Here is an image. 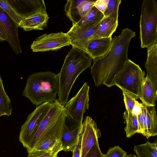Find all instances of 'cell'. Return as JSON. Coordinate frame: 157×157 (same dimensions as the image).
Wrapping results in <instances>:
<instances>
[{
    "label": "cell",
    "instance_id": "1",
    "mask_svg": "<svg viewBox=\"0 0 157 157\" xmlns=\"http://www.w3.org/2000/svg\"><path fill=\"white\" fill-rule=\"evenodd\" d=\"M135 36L136 33L132 30L123 29L119 35L112 38L111 46L107 53L93 59L90 71L96 86L102 84L108 87L113 86L115 77L129 59L128 48Z\"/></svg>",
    "mask_w": 157,
    "mask_h": 157
},
{
    "label": "cell",
    "instance_id": "2",
    "mask_svg": "<svg viewBox=\"0 0 157 157\" xmlns=\"http://www.w3.org/2000/svg\"><path fill=\"white\" fill-rule=\"evenodd\" d=\"M92 58L84 51L72 48L65 57L60 71L57 74L59 92L57 100L65 105L76 79L91 65Z\"/></svg>",
    "mask_w": 157,
    "mask_h": 157
},
{
    "label": "cell",
    "instance_id": "3",
    "mask_svg": "<svg viewBox=\"0 0 157 157\" xmlns=\"http://www.w3.org/2000/svg\"><path fill=\"white\" fill-rule=\"evenodd\" d=\"M66 114L64 105L56 99L39 125L26 148L31 152L44 140L56 139L61 140L66 125Z\"/></svg>",
    "mask_w": 157,
    "mask_h": 157
},
{
    "label": "cell",
    "instance_id": "4",
    "mask_svg": "<svg viewBox=\"0 0 157 157\" xmlns=\"http://www.w3.org/2000/svg\"><path fill=\"white\" fill-rule=\"evenodd\" d=\"M59 92L57 74L50 71L35 73L28 78L22 95L39 105L56 100Z\"/></svg>",
    "mask_w": 157,
    "mask_h": 157
},
{
    "label": "cell",
    "instance_id": "5",
    "mask_svg": "<svg viewBox=\"0 0 157 157\" xmlns=\"http://www.w3.org/2000/svg\"><path fill=\"white\" fill-rule=\"evenodd\" d=\"M145 75L139 65L128 59L115 77L113 85L136 100L140 98Z\"/></svg>",
    "mask_w": 157,
    "mask_h": 157
},
{
    "label": "cell",
    "instance_id": "6",
    "mask_svg": "<svg viewBox=\"0 0 157 157\" xmlns=\"http://www.w3.org/2000/svg\"><path fill=\"white\" fill-rule=\"evenodd\" d=\"M140 28L141 48H147L157 44V2L155 0L143 1L141 6Z\"/></svg>",
    "mask_w": 157,
    "mask_h": 157
},
{
    "label": "cell",
    "instance_id": "7",
    "mask_svg": "<svg viewBox=\"0 0 157 157\" xmlns=\"http://www.w3.org/2000/svg\"><path fill=\"white\" fill-rule=\"evenodd\" d=\"M52 101L45 102L36 107L29 114L26 120L21 126L19 140L24 147H26L36 131L52 105Z\"/></svg>",
    "mask_w": 157,
    "mask_h": 157
},
{
    "label": "cell",
    "instance_id": "8",
    "mask_svg": "<svg viewBox=\"0 0 157 157\" xmlns=\"http://www.w3.org/2000/svg\"><path fill=\"white\" fill-rule=\"evenodd\" d=\"M90 86L85 82L76 94L64 105L67 116L82 124L83 114L89 107Z\"/></svg>",
    "mask_w": 157,
    "mask_h": 157
},
{
    "label": "cell",
    "instance_id": "9",
    "mask_svg": "<svg viewBox=\"0 0 157 157\" xmlns=\"http://www.w3.org/2000/svg\"><path fill=\"white\" fill-rule=\"evenodd\" d=\"M71 45L67 33L62 32L44 34L36 38L31 45L33 52L56 51Z\"/></svg>",
    "mask_w": 157,
    "mask_h": 157
},
{
    "label": "cell",
    "instance_id": "10",
    "mask_svg": "<svg viewBox=\"0 0 157 157\" xmlns=\"http://www.w3.org/2000/svg\"><path fill=\"white\" fill-rule=\"evenodd\" d=\"M101 134L96 123L92 118L86 116L82 124L80 138V157H85L94 145L98 144V139Z\"/></svg>",
    "mask_w": 157,
    "mask_h": 157
},
{
    "label": "cell",
    "instance_id": "11",
    "mask_svg": "<svg viewBox=\"0 0 157 157\" xmlns=\"http://www.w3.org/2000/svg\"><path fill=\"white\" fill-rule=\"evenodd\" d=\"M0 26L7 37V41L13 52L22 53L18 33L19 25L0 6Z\"/></svg>",
    "mask_w": 157,
    "mask_h": 157
},
{
    "label": "cell",
    "instance_id": "12",
    "mask_svg": "<svg viewBox=\"0 0 157 157\" xmlns=\"http://www.w3.org/2000/svg\"><path fill=\"white\" fill-rule=\"evenodd\" d=\"M100 22L91 26L81 27L72 26L66 33L69 38L70 44L72 48H77L86 53V48L88 44L93 38Z\"/></svg>",
    "mask_w": 157,
    "mask_h": 157
},
{
    "label": "cell",
    "instance_id": "13",
    "mask_svg": "<svg viewBox=\"0 0 157 157\" xmlns=\"http://www.w3.org/2000/svg\"><path fill=\"white\" fill-rule=\"evenodd\" d=\"M82 124L67 116L66 125L61 140L63 151H72L78 144L80 139Z\"/></svg>",
    "mask_w": 157,
    "mask_h": 157
},
{
    "label": "cell",
    "instance_id": "14",
    "mask_svg": "<svg viewBox=\"0 0 157 157\" xmlns=\"http://www.w3.org/2000/svg\"><path fill=\"white\" fill-rule=\"evenodd\" d=\"M96 0H68L65 6L67 17L72 22V26L78 23L94 6Z\"/></svg>",
    "mask_w": 157,
    "mask_h": 157
},
{
    "label": "cell",
    "instance_id": "15",
    "mask_svg": "<svg viewBox=\"0 0 157 157\" xmlns=\"http://www.w3.org/2000/svg\"><path fill=\"white\" fill-rule=\"evenodd\" d=\"M7 1L23 18L37 13H47L45 5L43 0Z\"/></svg>",
    "mask_w": 157,
    "mask_h": 157
},
{
    "label": "cell",
    "instance_id": "16",
    "mask_svg": "<svg viewBox=\"0 0 157 157\" xmlns=\"http://www.w3.org/2000/svg\"><path fill=\"white\" fill-rule=\"evenodd\" d=\"M147 58L145 67L147 78L152 84L154 90L157 93V44L147 48Z\"/></svg>",
    "mask_w": 157,
    "mask_h": 157
},
{
    "label": "cell",
    "instance_id": "17",
    "mask_svg": "<svg viewBox=\"0 0 157 157\" xmlns=\"http://www.w3.org/2000/svg\"><path fill=\"white\" fill-rule=\"evenodd\" d=\"M112 37L91 39L86 48V53L92 59L104 55L109 50L111 44Z\"/></svg>",
    "mask_w": 157,
    "mask_h": 157
},
{
    "label": "cell",
    "instance_id": "18",
    "mask_svg": "<svg viewBox=\"0 0 157 157\" xmlns=\"http://www.w3.org/2000/svg\"><path fill=\"white\" fill-rule=\"evenodd\" d=\"M49 18L47 13H37L23 18L19 24V27L25 31L43 30L47 27Z\"/></svg>",
    "mask_w": 157,
    "mask_h": 157
},
{
    "label": "cell",
    "instance_id": "19",
    "mask_svg": "<svg viewBox=\"0 0 157 157\" xmlns=\"http://www.w3.org/2000/svg\"><path fill=\"white\" fill-rule=\"evenodd\" d=\"M118 25V19L109 17H104L92 39L111 37Z\"/></svg>",
    "mask_w": 157,
    "mask_h": 157
},
{
    "label": "cell",
    "instance_id": "20",
    "mask_svg": "<svg viewBox=\"0 0 157 157\" xmlns=\"http://www.w3.org/2000/svg\"><path fill=\"white\" fill-rule=\"evenodd\" d=\"M144 105L149 106H155L157 99V93L155 91L151 81L145 77L139 98Z\"/></svg>",
    "mask_w": 157,
    "mask_h": 157
},
{
    "label": "cell",
    "instance_id": "21",
    "mask_svg": "<svg viewBox=\"0 0 157 157\" xmlns=\"http://www.w3.org/2000/svg\"><path fill=\"white\" fill-rule=\"evenodd\" d=\"M104 17L103 13L94 6L80 21L72 26L81 27L93 26L100 22Z\"/></svg>",
    "mask_w": 157,
    "mask_h": 157
},
{
    "label": "cell",
    "instance_id": "22",
    "mask_svg": "<svg viewBox=\"0 0 157 157\" xmlns=\"http://www.w3.org/2000/svg\"><path fill=\"white\" fill-rule=\"evenodd\" d=\"M157 143L148 141L145 143L134 146V151L137 157H157Z\"/></svg>",
    "mask_w": 157,
    "mask_h": 157
},
{
    "label": "cell",
    "instance_id": "23",
    "mask_svg": "<svg viewBox=\"0 0 157 157\" xmlns=\"http://www.w3.org/2000/svg\"><path fill=\"white\" fill-rule=\"evenodd\" d=\"M146 124L149 137L157 135V115L155 106H147Z\"/></svg>",
    "mask_w": 157,
    "mask_h": 157
},
{
    "label": "cell",
    "instance_id": "24",
    "mask_svg": "<svg viewBox=\"0 0 157 157\" xmlns=\"http://www.w3.org/2000/svg\"><path fill=\"white\" fill-rule=\"evenodd\" d=\"M12 110L10 100L6 92L0 75V117L10 116Z\"/></svg>",
    "mask_w": 157,
    "mask_h": 157
},
{
    "label": "cell",
    "instance_id": "25",
    "mask_svg": "<svg viewBox=\"0 0 157 157\" xmlns=\"http://www.w3.org/2000/svg\"><path fill=\"white\" fill-rule=\"evenodd\" d=\"M124 117L126 120V125L124 128L126 136L129 138L136 133H138V123L137 116L132 113H124Z\"/></svg>",
    "mask_w": 157,
    "mask_h": 157
},
{
    "label": "cell",
    "instance_id": "26",
    "mask_svg": "<svg viewBox=\"0 0 157 157\" xmlns=\"http://www.w3.org/2000/svg\"><path fill=\"white\" fill-rule=\"evenodd\" d=\"M121 0H108L107 8L103 13L104 17L118 19V11Z\"/></svg>",
    "mask_w": 157,
    "mask_h": 157
},
{
    "label": "cell",
    "instance_id": "27",
    "mask_svg": "<svg viewBox=\"0 0 157 157\" xmlns=\"http://www.w3.org/2000/svg\"><path fill=\"white\" fill-rule=\"evenodd\" d=\"M0 6L18 25L23 19L7 0H0Z\"/></svg>",
    "mask_w": 157,
    "mask_h": 157
},
{
    "label": "cell",
    "instance_id": "28",
    "mask_svg": "<svg viewBox=\"0 0 157 157\" xmlns=\"http://www.w3.org/2000/svg\"><path fill=\"white\" fill-rule=\"evenodd\" d=\"M60 141V140L56 139L51 138L47 139L34 149L31 152H40L48 151L54 147Z\"/></svg>",
    "mask_w": 157,
    "mask_h": 157
},
{
    "label": "cell",
    "instance_id": "29",
    "mask_svg": "<svg viewBox=\"0 0 157 157\" xmlns=\"http://www.w3.org/2000/svg\"><path fill=\"white\" fill-rule=\"evenodd\" d=\"M127 152L118 146L110 147L103 157H126Z\"/></svg>",
    "mask_w": 157,
    "mask_h": 157
},
{
    "label": "cell",
    "instance_id": "30",
    "mask_svg": "<svg viewBox=\"0 0 157 157\" xmlns=\"http://www.w3.org/2000/svg\"><path fill=\"white\" fill-rule=\"evenodd\" d=\"M122 91L124 103L127 113H131L136 100L131 95L124 91Z\"/></svg>",
    "mask_w": 157,
    "mask_h": 157
},
{
    "label": "cell",
    "instance_id": "31",
    "mask_svg": "<svg viewBox=\"0 0 157 157\" xmlns=\"http://www.w3.org/2000/svg\"><path fill=\"white\" fill-rule=\"evenodd\" d=\"M61 151H62V148L60 141L53 148L44 151L39 157H57L58 153Z\"/></svg>",
    "mask_w": 157,
    "mask_h": 157
},
{
    "label": "cell",
    "instance_id": "32",
    "mask_svg": "<svg viewBox=\"0 0 157 157\" xmlns=\"http://www.w3.org/2000/svg\"><path fill=\"white\" fill-rule=\"evenodd\" d=\"M98 144L94 145L88 151L85 157H103Z\"/></svg>",
    "mask_w": 157,
    "mask_h": 157
},
{
    "label": "cell",
    "instance_id": "33",
    "mask_svg": "<svg viewBox=\"0 0 157 157\" xmlns=\"http://www.w3.org/2000/svg\"><path fill=\"white\" fill-rule=\"evenodd\" d=\"M108 0H97L95 2L94 6L103 13L105 10Z\"/></svg>",
    "mask_w": 157,
    "mask_h": 157
},
{
    "label": "cell",
    "instance_id": "34",
    "mask_svg": "<svg viewBox=\"0 0 157 157\" xmlns=\"http://www.w3.org/2000/svg\"><path fill=\"white\" fill-rule=\"evenodd\" d=\"M141 113L137 116L138 123V133H141L144 136V122Z\"/></svg>",
    "mask_w": 157,
    "mask_h": 157
},
{
    "label": "cell",
    "instance_id": "35",
    "mask_svg": "<svg viewBox=\"0 0 157 157\" xmlns=\"http://www.w3.org/2000/svg\"><path fill=\"white\" fill-rule=\"evenodd\" d=\"M143 106V103H140L136 101L132 109V114L137 116L140 114L142 112Z\"/></svg>",
    "mask_w": 157,
    "mask_h": 157
},
{
    "label": "cell",
    "instance_id": "36",
    "mask_svg": "<svg viewBox=\"0 0 157 157\" xmlns=\"http://www.w3.org/2000/svg\"><path fill=\"white\" fill-rule=\"evenodd\" d=\"M80 139L78 144L74 147L72 151V157H80Z\"/></svg>",
    "mask_w": 157,
    "mask_h": 157
},
{
    "label": "cell",
    "instance_id": "37",
    "mask_svg": "<svg viewBox=\"0 0 157 157\" xmlns=\"http://www.w3.org/2000/svg\"><path fill=\"white\" fill-rule=\"evenodd\" d=\"M7 37L3 31L0 26V42L7 41Z\"/></svg>",
    "mask_w": 157,
    "mask_h": 157
},
{
    "label": "cell",
    "instance_id": "38",
    "mask_svg": "<svg viewBox=\"0 0 157 157\" xmlns=\"http://www.w3.org/2000/svg\"><path fill=\"white\" fill-rule=\"evenodd\" d=\"M32 152L28 153L29 154L27 157H39L44 152Z\"/></svg>",
    "mask_w": 157,
    "mask_h": 157
},
{
    "label": "cell",
    "instance_id": "39",
    "mask_svg": "<svg viewBox=\"0 0 157 157\" xmlns=\"http://www.w3.org/2000/svg\"><path fill=\"white\" fill-rule=\"evenodd\" d=\"M126 157H137V156L134 155H127Z\"/></svg>",
    "mask_w": 157,
    "mask_h": 157
}]
</instances>
